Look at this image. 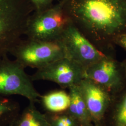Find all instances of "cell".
I'll return each mask as SVG.
<instances>
[{
  "instance_id": "cell-1",
  "label": "cell",
  "mask_w": 126,
  "mask_h": 126,
  "mask_svg": "<svg viewBox=\"0 0 126 126\" xmlns=\"http://www.w3.org/2000/svg\"><path fill=\"white\" fill-rule=\"evenodd\" d=\"M70 21L103 53L115 57L114 41L126 33V0H62Z\"/></svg>"
},
{
  "instance_id": "cell-2",
  "label": "cell",
  "mask_w": 126,
  "mask_h": 126,
  "mask_svg": "<svg viewBox=\"0 0 126 126\" xmlns=\"http://www.w3.org/2000/svg\"><path fill=\"white\" fill-rule=\"evenodd\" d=\"M34 11L30 0H0V58L9 53L24 35Z\"/></svg>"
},
{
  "instance_id": "cell-3",
  "label": "cell",
  "mask_w": 126,
  "mask_h": 126,
  "mask_svg": "<svg viewBox=\"0 0 126 126\" xmlns=\"http://www.w3.org/2000/svg\"><path fill=\"white\" fill-rule=\"evenodd\" d=\"M9 53L24 67L36 69L59 59L65 57L63 46L58 40L20 39Z\"/></svg>"
},
{
  "instance_id": "cell-4",
  "label": "cell",
  "mask_w": 126,
  "mask_h": 126,
  "mask_svg": "<svg viewBox=\"0 0 126 126\" xmlns=\"http://www.w3.org/2000/svg\"><path fill=\"white\" fill-rule=\"evenodd\" d=\"M70 22L61 2L32 14L27 21L24 35L33 40H58Z\"/></svg>"
},
{
  "instance_id": "cell-5",
  "label": "cell",
  "mask_w": 126,
  "mask_h": 126,
  "mask_svg": "<svg viewBox=\"0 0 126 126\" xmlns=\"http://www.w3.org/2000/svg\"><path fill=\"white\" fill-rule=\"evenodd\" d=\"M25 68L15 59H9L7 55L0 58V96L19 95L35 103L39 101L41 95Z\"/></svg>"
},
{
  "instance_id": "cell-6",
  "label": "cell",
  "mask_w": 126,
  "mask_h": 126,
  "mask_svg": "<svg viewBox=\"0 0 126 126\" xmlns=\"http://www.w3.org/2000/svg\"><path fill=\"white\" fill-rule=\"evenodd\" d=\"M58 40L63 46L65 57L75 61L85 68L106 56L98 50L71 21Z\"/></svg>"
},
{
  "instance_id": "cell-7",
  "label": "cell",
  "mask_w": 126,
  "mask_h": 126,
  "mask_svg": "<svg viewBox=\"0 0 126 126\" xmlns=\"http://www.w3.org/2000/svg\"><path fill=\"white\" fill-rule=\"evenodd\" d=\"M85 78L103 87L113 96L119 94L126 87V79L122 62L115 57L105 56L85 68Z\"/></svg>"
},
{
  "instance_id": "cell-8",
  "label": "cell",
  "mask_w": 126,
  "mask_h": 126,
  "mask_svg": "<svg viewBox=\"0 0 126 126\" xmlns=\"http://www.w3.org/2000/svg\"><path fill=\"white\" fill-rule=\"evenodd\" d=\"M85 68L71 59L64 57L36 70L32 80H45L57 84L62 88L78 85L85 78Z\"/></svg>"
},
{
  "instance_id": "cell-9",
  "label": "cell",
  "mask_w": 126,
  "mask_h": 126,
  "mask_svg": "<svg viewBox=\"0 0 126 126\" xmlns=\"http://www.w3.org/2000/svg\"><path fill=\"white\" fill-rule=\"evenodd\" d=\"M94 124H99L110 108L113 95L94 81L84 78L78 85Z\"/></svg>"
},
{
  "instance_id": "cell-10",
  "label": "cell",
  "mask_w": 126,
  "mask_h": 126,
  "mask_svg": "<svg viewBox=\"0 0 126 126\" xmlns=\"http://www.w3.org/2000/svg\"><path fill=\"white\" fill-rule=\"evenodd\" d=\"M68 89L71 101L67 111L81 126H94L90 113L78 85L72 86Z\"/></svg>"
},
{
  "instance_id": "cell-11",
  "label": "cell",
  "mask_w": 126,
  "mask_h": 126,
  "mask_svg": "<svg viewBox=\"0 0 126 126\" xmlns=\"http://www.w3.org/2000/svg\"><path fill=\"white\" fill-rule=\"evenodd\" d=\"M40 100L46 113H63L67 111L71 99L69 93L63 90H54L41 95Z\"/></svg>"
},
{
  "instance_id": "cell-12",
  "label": "cell",
  "mask_w": 126,
  "mask_h": 126,
  "mask_svg": "<svg viewBox=\"0 0 126 126\" xmlns=\"http://www.w3.org/2000/svg\"><path fill=\"white\" fill-rule=\"evenodd\" d=\"M35 103L29 105L19 113L12 122V126H49L45 113L40 112Z\"/></svg>"
},
{
  "instance_id": "cell-13",
  "label": "cell",
  "mask_w": 126,
  "mask_h": 126,
  "mask_svg": "<svg viewBox=\"0 0 126 126\" xmlns=\"http://www.w3.org/2000/svg\"><path fill=\"white\" fill-rule=\"evenodd\" d=\"M20 113L19 104L9 97L0 96V126H8Z\"/></svg>"
},
{
  "instance_id": "cell-14",
  "label": "cell",
  "mask_w": 126,
  "mask_h": 126,
  "mask_svg": "<svg viewBox=\"0 0 126 126\" xmlns=\"http://www.w3.org/2000/svg\"><path fill=\"white\" fill-rule=\"evenodd\" d=\"M119 94L113 112V126H126V87Z\"/></svg>"
},
{
  "instance_id": "cell-15",
  "label": "cell",
  "mask_w": 126,
  "mask_h": 126,
  "mask_svg": "<svg viewBox=\"0 0 126 126\" xmlns=\"http://www.w3.org/2000/svg\"><path fill=\"white\" fill-rule=\"evenodd\" d=\"M49 126H81L67 111L63 113H45Z\"/></svg>"
},
{
  "instance_id": "cell-16",
  "label": "cell",
  "mask_w": 126,
  "mask_h": 126,
  "mask_svg": "<svg viewBox=\"0 0 126 126\" xmlns=\"http://www.w3.org/2000/svg\"><path fill=\"white\" fill-rule=\"evenodd\" d=\"M33 5L35 11L40 12L49 8L54 0H30Z\"/></svg>"
},
{
  "instance_id": "cell-17",
  "label": "cell",
  "mask_w": 126,
  "mask_h": 126,
  "mask_svg": "<svg viewBox=\"0 0 126 126\" xmlns=\"http://www.w3.org/2000/svg\"><path fill=\"white\" fill-rule=\"evenodd\" d=\"M115 45L121 47L126 52V33L121 34L115 38L114 41Z\"/></svg>"
},
{
  "instance_id": "cell-18",
  "label": "cell",
  "mask_w": 126,
  "mask_h": 126,
  "mask_svg": "<svg viewBox=\"0 0 126 126\" xmlns=\"http://www.w3.org/2000/svg\"><path fill=\"white\" fill-rule=\"evenodd\" d=\"M122 63L123 67V69H124V73H125V75L126 79V59H125L123 62H122Z\"/></svg>"
},
{
  "instance_id": "cell-19",
  "label": "cell",
  "mask_w": 126,
  "mask_h": 126,
  "mask_svg": "<svg viewBox=\"0 0 126 126\" xmlns=\"http://www.w3.org/2000/svg\"><path fill=\"white\" fill-rule=\"evenodd\" d=\"M94 126H101L100 125V124H95L94 125Z\"/></svg>"
},
{
  "instance_id": "cell-20",
  "label": "cell",
  "mask_w": 126,
  "mask_h": 126,
  "mask_svg": "<svg viewBox=\"0 0 126 126\" xmlns=\"http://www.w3.org/2000/svg\"><path fill=\"white\" fill-rule=\"evenodd\" d=\"M8 126H12V123H11L10 124H9V125H8Z\"/></svg>"
}]
</instances>
